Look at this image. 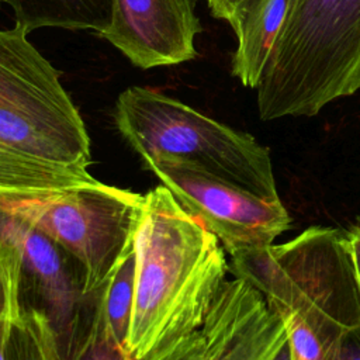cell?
I'll return each instance as SVG.
<instances>
[{
	"instance_id": "6da1fadb",
	"label": "cell",
	"mask_w": 360,
	"mask_h": 360,
	"mask_svg": "<svg viewBox=\"0 0 360 360\" xmlns=\"http://www.w3.org/2000/svg\"><path fill=\"white\" fill-rule=\"evenodd\" d=\"M135 294L124 350L148 360L195 332L226 281L218 238L165 187L142 194L134 231Z\"/></svg>"
},
{
	"instance_id": "7a4b0ae2",
	"label": "cell",
	"mask_w": 360,
	"mask_h": 360,
	"mask_svg": "<svg viewBox=\"0 0 360 360\" xmlns=\"http://www.w3.org/2000/svg\"><path fill=\"white\" fill-rule=\"evenodd\" d=\"M229 271L253 285L281 319L297 360H330L360 325V287L347 235L312 226L288 242L229 255Z\"/></svg>"
},
{
	"instance_id": "3957f363",
	"label": "cell",
	"mask_w": 360,
	"mask_h": 360,
	"mask_svg": "<svg viewBox=\"0 0 360 360\" xmlns=\"http://www.w3.org/2000/svg\"><path fill=\"white\" fill-rule=\"evenodd\" d=\"M357 90L360 0H294L256 87L259 117H314Z\"/></svg>"
},
{
	"instance_id": "277c9868",
	"label": "cell",
	"mask_w": 360,
	"mask_h": 360,
	"mask_svg": "<svg viewBox=\"0 0 360 360\" xmlns=\"http://www.w3.org/2000/svg\"><path fill=\"white\" fill-rule=\"evenodd\" d=\"M114 122L143 163L172 159L278 200L267 148L163 93L131 86L115 101Z\"/></svg>"
},
{
	"instance_id": "5b68a950",
	"label": "cell",
	"mask_w": 360,
	"mask_h": 360,
	"mask_svg": "<svg viewBox=\"0 0 360 360\" xmlns=\"http://www.w3.org/2000/svg\"><path fill=\"white\" fill-rule=\"evenodd\" d=\"M142 194L94 181L62 190L0 195V210L53 240L79 266L83 292L105 283L134 235Z\"/></svg>"
},
{
	"instance_id": "8992f818",
	"label": "cell",
	"mask_w": 360,
	"mask_h": 360,
	"mask_svg": "<svg viewBox=\"0 0 360 360\" xmlns=\"http://www.w3.org/2000/svg\"><path fill=\"white\" fill-rule=\"evenodd\" d=\"M143 166L218 238L228 256L273 245L291 225V217L280 198H263L172 159H158Z\"/></svg>"
},
{
	"instance_id": "52a82bcc",
	"label": "cell",
	"mask_w": 360,
	"mask_h": 360,
	"mask_svg": "<svg viewBox=\"0 0 360 360\" xmlns=\"http://www.w3.org/2000/svg\"><path fill=\"white\" fill-rule=\"evenodd\" d=\"M0 249L20 273L22 307H34L48 315L68 360L93 298L83 292L79 266L46 235L3 210Z\"/></svg>"
},
{
	"instance_id": "ba28073f",
	"label": "cell",
	"mask_w": 360,
	"mask_h": 360,
	"mask_svg": "<svg viewBox=\"0 0 360 360\" xmlns=\"http://www.w3.org/2000/svg\"><path fill=\"white\" fill-rule=\"evenodd\" d=\"M90 163V141L68 136L0 107V195L94 183Z\"/></svg>"
},
{
	"instance_id": "9c48e42d",
	"label": "cell",
	"mask_w": 360,
	"mask_h": 360,
	"mask_svg": "<svg viewBox=\"0 0 360 360\" xmlns=\"http://www.w3.org/2000/svg\"><path fill=\"white\" fill-rule=\"evenodd\" d=\"M281 326L253 285L239 277L226 278L204 323L148 360H260Z\"/></svg>"
},
{
	"instance_id": "30bf717a",
	"label": "cell",
	"mask_w": 360,
	"mask_h": 360,
	"mask_svg": "<svg viewBox=\"0 0 360 360\" xmlns=\"http://www.w3.org/2000/svg\"><path fill=\"white\" fill-rule=\"evenodd\" d=\"M53 68L14 27L0 30V107L68 136L90 141L86 124Z\"/></svg>"
},
{
	"instance_id": "8fae6325",
	"label": "cell",
	"mask_w": 360,
	"mask_h": 360,
	"mask_svg": "<svg viewBox=\"0 0 360 360\" xmlns=\"http://www.w3.org/2000/svg\"><path fill=\"white\" fill-rule=\"evenodd\" d=\"M197 0H112L111 21L100 34L143 70L172 66L197 56L202 25Z\"/></svg>"
},
{
	"instance_id": "7c38bea8",
	"label": "cell",
	"mask_w": 360,
	"mask_h": 360,
	"mask_svg": "<svg viewBox=\"0 0 360 360\" xmlns=\"http://www.w3.org/2000/svg\"><path fill=\"white\" fill-rule=\"evenodd\" d=\"M294 0H262L235 31L231 73L245 87L259 86Z\"/></svg>"
},
{
	"instance_id": "4fadbf2b",
	"label": "cell",
	"mask_w": 360,
	"mask_h": 360,
	"mask_svg": "<svg viewBox=\"0 0 360 360\" xmlns=\"http://www.w3.org/2000/svg\"><path fill=\"white\" fill-rule=\"evenodd\" d=\"M15 25L27 34L53 27L65 30H90L98 35L111 21L112 0H8Z\"/></svg>"
},
{
	"instance_id": "5bb4252c",
	"label": "cell",
	"mask_w": 360,
	"mask_h": 360,
	"mask_svg": "<svg viewBox=\"0 0 360 360\" xmlns=\"http://www.w3.org/2000/svg\"><path fill=\"white\" fill-rule=\"evenodd\" d=\"M0 360H65L48 315L34 307L0 312Z\"/></svg>"
},
{
	"instance_id": "9a60e30c",
	"label": "cell",
	"mask_w": 360,
	"mask_h": 360,
	"mask_svg": "<svg viewBox=\"0 0 360 360\" xmlns=\"http://www.w3.org/2000/svg\"><path fill=\"white\" fill-rule=\"evenodd\" d=\"M104 309L107 323L124 346L129 328L135 294V248L134 235L121 252L103 287L96 291Z\"/></svg>"
},
{
	"instance_id": "2e32d148",
	"label": "cell",
	"mask_w": 360,
	"mask_h": 360,
	"mask_svg": "<svg viewBox=\"0 0 360 360\" xmlns=\"http://www.w3.org/2000/svg\"><path fill=\"white\" fill-rule=\"evenodd\" d=\"M68 360H132L112 335L97 292Z\"/></svg>"
},
{
	"instance_id": "e0dca14e",
	"label": "cell",
	"mask_w": 360,
	"mask_h": 360,
	"mask_svg": "<svg viewBox=\"0 0 360 360\" xmlns=\"http://www.w3.org/2000/svg\"><path fill=\"white\" fill-rule=\"evenodd\" d=\"M211 15L229 24L233 32L262 0H205Z\"/></svg>"
},
{
	"instance_id": "ac0fdd59",
	"label": "cell",
	"mask_w": 360,
	"mask_h": 360,
	"mask_svg": "<svg viewBox=\"0 0 360 360\" xmlns=\"http://www.w3.org/2000/svg\"><path fill=\"white\" fill-rule=\"evenodd\" d=\"M330 360H360V325L338 339Z\"/></svg>"
},
{
	"instance_id": "d6986e66",
	"label": "cell",
	"mask_w": 360,
	"mask_h": 360,
	"mask_svg": "<svg viewBox=\"0 0 360 360\" xmlns=\"http://www.w3.org/2000/svg\"><path fill=\"white\" fill-rule=\"evenodd\" d=\"M260 360H297L284 325L271 339Z\"/></svg>"
},
{
	"instance_id": "ffe728a7",
	"label": "cell",
	"mask_w": 360,
	"mask_h": 360,
	"mask_svg": "<svg viewBox=\"0 0 360 360\" xmlns=\"http://www.w3.org/2000/svg\"><path fill=\"white\" fill-rule=\"evenodd\" d=\"M346 235H347V240H349V246H350V252H352V257L356 269V276L360 287V228H354Z\"/></svg>"
},
{
	"instance_id": "44dd1931",
	"label": "cell",
	"mask_w": 360,
	"mask_h": 360,
	"mask_svg": "<svg viewBox=\"0 0 360 360\" xmlns=\"http://www.w3.org/2000/svg\"><path fill=\"white\" fill-rule=\"evenodd\" d=\"M1 308H3V295H1V287H0V312H1Z\"/></svg>"
},
{
	"instance_id": "7402d4cb",
	"label": "cell",
	"mask_w": 360,
	"mask_h": 360,
	"mask_svg": "<svg viewBox=\"0 0 360 360\" xmlns=\"http://www.w3.org/2000/svg\"><path fill=\"white\" fill-rule=\"evenodd\" d=\"M8 0H0V7H1V4H4V3H7Z\"/></svg>"
}]
</instances>
